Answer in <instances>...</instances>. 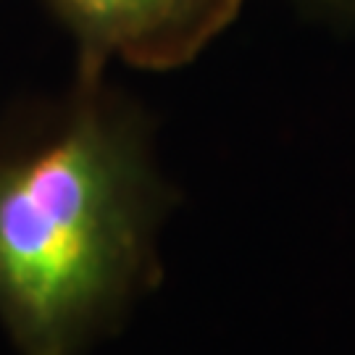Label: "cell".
I'll return each mask as SVG.
<instances>
[{"label": "cell", "instance_id": "obj_3", "mask_svg": "<svg viewBox=\"0 0 355 355\" xmlns=\"http://www.w3.org/2000/svg\"><path fill=\"white\" fill-rule=\"evenodd\" d=\"M303 16L337 29H355V0H292Z\"/></svg>", "mask_w": 355, "mask_h": 355}, {"label": "cell", "instance_id": "obj_1", "mask_svg": "<svg viewBox=\"0 0 355 355\" xmlns=\"http://www.w3.org/2000/svg\"><path fill=\"white\" fill-rule=\"evenodd\" d=\"M179 203L155 119L111 71H74L0 124V324L21 355H85L164 279Z\"/></svg>", "mask_w": 355, "mask_h": 355}, {"label": "cell", "instance_id": "obj_2", "mask_svg": "<svg viewBox=\"0 0 355 355\" xmlns=\"http://www.w3.org/2000/svg\"><path fill=\"white\" fill-rule=\"evenodd\" d=\"M74 42V71L166 74L237 24L245 0H42Z\"/></svg>", "mask_w": 355, "mask_h": 355}]
</instances>
